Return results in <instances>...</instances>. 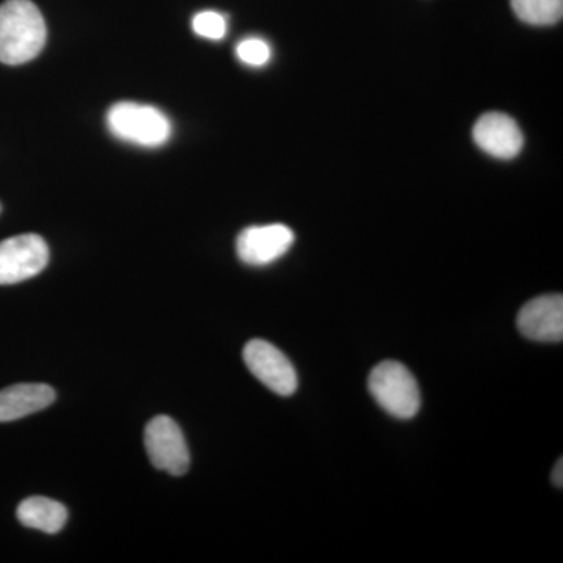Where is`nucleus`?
Listing matches in <instances>:
<instances>
[{
    "instance_id": "nucleus-1",
    "label": "nucleus",
    "mask_w": 563,
    "mask_h": 563,
    "mask_svg": "<svg viewBox=\"0 0 563 563\" xmlns=\"http://www.w3.org/2000/svg\"><path fill=\"white\" fill-rule=\"evenodd\" d=\"M46 40V22L32 0H7L0 5V63L18 66L32 62Z\"/></svg>"
},
{
    "instance_id": "nucleus-2",
    "label": "nucleus",
    "mask_w": 563,
    "mask_h": 563,
    "mask_svg": "<svg viewBox=\"0 0 563 563\" xmlns=\"http://www.w3.org/2000/svg\"><path fill=\"white\" fill-rule=\"evenodd\" d=\"M107 125L117 139L143 147L163 146L173 133L172 121L163 111L136 102L111 106Z\"/></svg>"
},
{
    "instance_id": "nucleus-3",
    "label": "nucleus",
    "mask_w": 563,
    "mask_h": 563,
    "mask_svg": "<svg viewBox=\"0 0 563 563\" xmlns=\"http://www.w3.org/2000/svg\"><path fill=\"white\" fill-rule=\"evenodd\" d=\"M368 388L385 412L399 420H410L420 410V387L402 363H379L369 374Z\"/></svg>"
},
{
    "instance_id": "nucleus-4",
    "label": "nucleus",
    "mask_w": 563,
    "mask_h": 563,
    "mask_svg": "<svg viewBox=\"0 0 563 563\" xmlns=\"http://www.w3.org/2000/svg\"><path fill=\"white\" fill-rule=\"evenodd\" d=\"M144 444L152 465L172 476H181L190 468V451L184 432L173 418L155 417L147 422Z\"/></svg>"
},
{
    "instance_id": "nucleus-5",
    "label": "nucleus",
    "mask_w": 563,
    "mask_h": 563,
    "mask_svg": "<svg viewBox=\"0 0 563 563\" xmlns=\"http://www.w3.org/2000/svg\"><path fill=\"white\" fill-rule=\"evenodd\" d=\"M49 263V247L36 233L0 242V285L20 284L38 276Z\"/></svg>"
},
{
    "instance_id": "nucleus-6",
    "label": "nucleus",
    "mask_w": 563,
    "mask_h": 563,
    "mask_svg": "<svg viewBox=\"0 0 563 563\" xmlns=\"http://www.w3.org/2000/svg\"><path fill=\"white\" fill-rule=\"evenodd\" d=\"M244 363L250 372L269 390L291 396L298 390V374L287 355L265 340H251L244 346Z\"/></svg>"
},
{
    "instance_id": "nucleus-7",
    "label": "nucleus",
    "mask_w": 563,
    "mask_h": 563,
    "mask_svg": "<svg viewBox=\"0 0 563 563\" xmlns=\"http://www.w3.org/2000/svg\"><path fill=\"white\" fill-rule=\"evenodd\" d=\"M292 243L295 233L288 225H252L236 239V254L246 265L265 266L284 257Z\"/></svg>"
},
{
    "instance_id": "nucleus-8",
    "label": "nucleus",
    "mask_w": 563,
    "mask_h": 563,
    "mask_svg": "<svg viewBox=\"0 0 563 563\" xmlns=\"http://www.w3.org/2000/svg\"><path fill=\"white\" fill-rule=\"evenodd\" d=\"M474 143L492 157L510 161L523 150L525 136L520 125L509 114L485 113L473 129Z\"/></svg>"
},
{
    "instance_id": "nucleus-9",
    "label": "nucleus",
    "mask_w": 563,
    "mask_h": 563,
    "mask_svg": "<svg viewBox=\"0 0 563 563\" xmlns=\"http://www.w3.org/2000/svg\"><path fill=\"white\" fill-rule=\"evenodd\" d=\"M517 325L521 335L533 340V342H562V295H543L526 303L520 313H518Z\"/></svg>"
},
{
    "instance_id": "nucleus-10",
    "label": "nucleus",
    "mask_w": 563,
    "mask_h": 563,
    "mask_svg": "<svg viewBox=\"0 0 563 563\" xmlns=\"http://www.w3.org/2000/svg\"><path fill=\"white\" fill-rule=\"evenodd\" d=\"M55 398L54 388L46 384H18L0 390V422L16 421L41 412Z\"/></svg>"
},
{
    "instance_id": "nucleus-11",
    "label": "nucleus",
    "mask_w": 563,
    "mask_h": 563,
    "mask_svg": "<svg viewBox=\"0 0 563 563\" xmlns=\"http://www.w3.org/2000/svg\"><path fill=\"white\" fill-rule=\"evenodd\" d=\"M18 520L25 528L46 533H57L68 521V509L62 503L44 496L24 499L16 510Z\"/></svg>"
},
{
    "instance_id": "nucleus-12",
    "label": "nucleus",
    "mask_w": 563,
    "mask_h": 563,
    "mask_svg": "<svg viewBox=\"0 0 563 563\" xmlns=\"http://www.w3.org/2000/svg\"><path fill=\"white\" fill-rule=\"evenodd\" d=\"M518 20L531 25L558 24L563 16V0H512Z\"/></svg>"
},
{
    "instance_id": "nucleus-13",
    "label": "nucleus",
    "mask_w": 563,
    "mask_h": 563,
    "mask_svg": "<svg viewBox=\"0 0 563 563\" xmlns=\"http://www.w3.org/2000/svg\"><path fill=\"white\" fill-rule=\"evenodd\" d=\"M192 31L202 38L220 41L228 33V21L218 11H201L192 18Z\"/></svg>"
},
{
    "instance_id": "nucleus-14",
    "label": "nucleus",
    "mask_w": 563,
    "mask_h": 563,
    "mask_svg": "<svg viewBox=\"0 0 563 563\" xmlns=\"http://www.w3.org/2000/svg\"><path fill=\"white\" fill-rule=\"evenodd\" d=\"M236 57L244 65L261 68V66H265L266 63L272 60V47L265 40L246 38L240 41L239 46H236Z\"/></svg>"
},
{
    "instance_id": "nucleus-15",
    "label": "nucleus",
    "mask_w": 563,
    "mask_h": 563,
    "mask_svg": "<svg viewBox=\"0 0 563 563\" xmlns=\"http://www.w3.org/2000/svg\"><path fill=\"white\" fill-rule=\"evenodd\" d=\"M553 484L555 487L562 488L563 487V461L562 459H559L558 465H555L554 472H553Z\"/></svg>"
},
{
    "instance_id": "nucleus-16",
    "label": "nucleus",
    "mask_w": 563,
    "mask_h": 563,
    "mask_svg": "<svg viewBox=\"0 0 563 563\" xmlns=\"http://www.w3.org/2000/svg\"><path fill=\"white\" fill-rule=\"evenodd\" d=\"M0 211H2V203H0Z\"/></svg>"
}]
</instances>
